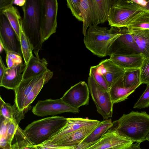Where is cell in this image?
I'll list each match as a JSON object with an SVG mask.
<instances>
[{
	"label": "cell",
	"instance_id": "obj_36",
	"mask_svg": "<svg viewBox=\"0 0 149 149\" xmlns=\"http://www.w3.org/2000/svg\"><path fill=\"white\" fill-rule=\"evenodd\" d=\"M142 84H149V58H145L140 68Z\"/></svg>",
	"mask_w": 149,
	"mask_h": 149
},
{
	"label": "cell",
	"instance_id": "obj_38",
	"mask_svg": "<svg viewBox=\"0 0 149 149\" xmlns=\"http://www.w3.org/2000/svg\"><path fill=\"white\" fill-rule=\"evenodd\" d=\"M99 139L95 141L89 143L82 142L77 146L69 147L48 146L51 149H88L92 146L97 143Z\"/></svg>",
	"mask_w": 149,
	"mask_h": 149
},
{
	"label": "cell",
	"instance_id": "obj_9",
	"mask_svg": "<svg viewBox=\"0 0 149 149\" xmlns=\"http://www.w3.org/2000/svg\"><path fill=\"white\" fill-rule=\"evenodd\" d=\"M42 17L43 42L56 32L58 4L56 0H42Z\"/></svg>",
	"mask_w": 149,
	"mask_h": 149
},
{
	"label": "cell",
	"instance_id": "obj_7",
	"mask_svg": "<svg viewBox=\"0 0 149 149\" xmlns=\"http://www.w3.org/2000/svg\"><path fill=\"white\" fill-rule=\"evenodd\" d=\"M80 110L65 103L61 98L39 100L33 107L32 112L38 116H54L64 113L79 112Z\"/></svg>",
	"mask_w": 149,
	"mask_h": 149
},
{
	"label": "cell",
	"instance_id": "obj_28",
	"mask_svg": "<svg viewBox=\"0 0 149 149\" xmlns=\"http://www.w3.org/2000/svg\"><path fill=\"white\" fill-rule=\"evenodd\" d=\"M124 87L127 88H137L142 84L140 68L125 70L123 77Z\"/></svg>",
	"mask_w": 149,
	"mask_h": 149
},
{
	"label": "cell",
	"instance_id": "obj_15",
	"mask_svg": "<svg viewBox=\"0 0 149 149\" xmlns=\"http://www.w3.org/2000/svg\"><path fill=\"white\" fill-rule=\"evenodd\" d=\"M47 70L39 75L23 79L19 86L14 90L15 103L20 111L24 109V105L26 98L35 85L45 75Z\"/></svg>",
	"mask_w": 149,
	"mask_h": 149
},
{
	"label": "cell",
	"instance_id": "obj_3",
	"mask_svg": "<svg viewBox=\"0 0 149 149\" xmlns=\"http://www.w3.org/2000/svg\"><path fill=\"white\" fill-rule=\"evenodd\" d=\"M121 35L118 28L92 25L87 29L84 42L86 47L100 57L109 56L110 48Z\"/></svg>",
	"mask_w": 149,
	"mask_h": 149
},
{
	"label": "cell",
	"instance_id": "obj_18",
	"mask_svg": "<svg viewBox=\"0 0 149 149\" xmlns=\"http://www.w3.org/2000/svg\"><path fill=\"white\" fill-rule=\"evenodd\" d=\"M26 66L22 63L10 68H7L0 81V86L14 90L23 79L22 74Z\"/></svg>",
	"mask_w": 149,
	"mask_h": 149
},
{
	"label": "cell",
	"instance_id": "obj_1",
	"mask_svg": "<svg viewBox=\"0 0 149 149\" xmlns=\"http://www.w3.org/2000/svg\"><path fill=\"white\" fill-rule=\"evenodd\" d=\"M42 0H26L22 7L23 12L22 26L29 39L33 53L42 50L43 43L42 31Z\"/></svg>",
	"mask_w": 149,
	"mask_h": 149
},
{
	"label": "cell",
	"instance_id": "obj_31",
	"mask_svg": "<svg viewBox=\"0 0 149 149\" xmlns=\"http://www.w3.org/2000/svg\"><path fill=\"white\" fill-rule=\"evenodd\" d=\"M90 0H81V14L83 19V33L84 36L88 29L91 26L89 8Z\"/></svg>",
	"mask_w": 149,
	"mask_h": 149
},
{
	"label": "cell",
	"instance_id": "obj_44",
	"mask_svg": "<svg viewBox=\"0 0 149 149\" xmlns=\"http://www.w3.org/2000/svg\"><path fill=\"white\" fill-rule=\"evenodd\" d=\"M140 5L142 10L149 11V0H147L144 5H142L141 4Z\"/></svg>",
	"mask_w": 149,
	"mask_h": 149
},
{
	"label": "cell",
	"instance_id": "obj_12",
	"mask_svg": "<svg viewBox=\"0 0 149 149\" xmlns=\"http://www.w3.org/2000/svg\"><path fill=\"white\" fill-rule=\"evenodd\" d=\"M65 125L49 140L38 145L47 146L63 138L84 128L99 124L101 121L97 120L80 118H68Z\"/></svg>",
	"mask_w": 149,
	"mask_h": 149
},
{
	"label": "cell",
	"instance_id": "obj_5",
	"mask_svg": "<svg viewBox=\"0 0 149 149\" xmlns=\"http://www.w3.org/2000/svg\"><path fill=\"white\" fill-rule=\"evenodd\" d=\"M142 10L135 1L115 0L110 9L108 21L111 27L126 28Z\"/></svg>",
	"mask_w": 149,
	"mask_h": 149
},
{
	"label": "cell",
	"instance_id": "obj_32",
	"mask_svg": "<svg viewBox=\"0 0 149 149\" xmlns=\"http://www.w3.org/2000/svg\"><path fill=\"white\" fill-rule=\"evenodd\" d=\"M66 1L68 7L70 10L72 15L79 21L83 22L81 0H67Z\"/></svg>",
	"mask_w": 149,
	"mask_h": 149
},
{
	"label": "cell",
	"instance_id": "obj_14",
	"mask_svg": "<svg viewBox=\"0 0 149 149\" xmlns=\"http://www.w3.org/2000/svg\"><path fill=\"white\" fill-rule=\"evenodd\" d=\"M115 0H90L89 18L91 26H97L108 21L111 7Z\"/></svg>",
	"mask_w": 149,
	"mask_h": 149
},
{
	"label": "cell",
	"instance_id": "obj_22",
	"mask_svg": "<svg viewBox=\"0 0 149 149\" xmlns=\"http://www.w3.org/2000/svg\"><path fill=\"white\" fill-rule=\"evenodd\" d=\"M123 77L119 79L109 89V93L113 104L127 99L136 88H125L123 84Z\"/></svg>",
	"mask_w": 149,
	"mask_h": 149
},
{
	"label": "cell",
	"instance_id": "obj_26",
	"mask_svg": "<svg viewBox=\"0 0 149 149\" xmlns=\"http://www.w3.org/2000/svg\"><path fill=\"white\" fill-rule=\"evenodd\" d=\"M53 75V72L48 69L45 75L35 85L24 101V109L31 107V104L35 99L42 89Z\"/></svg>",
	"mask_w": 149,
	"mask_h": 149
},
{
	"label": "cell",
	"instance_id": "obj_35",
	"mask_svg": "<svg viewBox=\"0 0 149 149\" xmlns=\"http://www.w3.org/2000/svg\"><path fill=\"white\" fill-rule=\"evenodd\" d=\"M147 86L145 90L134 105V108L141 109L149 106V84Z\"/></svg>",
	"mask_w": 149,
	"mask_h": 149
},
{
	"label": "cell",
	"instance_id": "obj_21",
	"mask_svg": "<svg viewBox=\"0 0 149 149\" xmlns=\"http://www.w3.org/2000/svg\"><path fill=\"white\" fill-rule=\"evenodd\" d=\"M31 107L20 111L15 103L13 105L6 103L0 97V115L11 120H14L19 125L21 120L24 118L25 114Z\"/></svg>",
	"mask_w": 149,
	"mask_h": 149
},
{
	"label": "cell",
	"instance_id": "obj_6",
	"mask_svg": "<svg viewBox=\"0 0 149 149\" xmlns=\"http://www.w3.org/2000/svg\"><path fill=\"white\" fill-rule=\"evenodd\" d=\"M88 85L97 111L104 119L112 118L113 104L109 92L103 89L89 75L87 80Z\"/></svg>",
	"mask_w": 149,
	"mask_h": 149
},
{
	"label": "cell",
	"instance_id": "obj_42",
	"mask_svg": "<svg viewBox=\"0 0 149 149\" xmlns=\"http://www.w3.org/2000/svg\"><path fill=\"white\" fill-rule=\"evenodd\" d=\"M10 146L6 136H0V148H5Z\"/></svg>",
	"mask_w": 149,
	"mask_h": 149
},
{
	"label": "cell",
	"instance_id": "obj_47",
	"mask_svg": "<svg viewBox=\"0 0 149 149\" xmlns=\"http://www.w3.org/2000/svg\"><path fill=\"white\" fill-rule=\"evenodd\" d=\"M146 140H147L149 141V133L146 139Z\"/></svg>",
	"mask_w": 149,
	"mask_h": 149
},
{
	"label": "cell",
	"instance_id": "obj_40",
	"mask_svg": "<svg viewBox=\"0 0 149 149\" xmlns=\"http://www.w3.org/2000/svg\"><path fill=\"white\" fill-rule=\"evenodd\" d=\"M14 0H0V12L13 5Z\"/></svg>",
	"mask_w": 149,
	"mask_h": 149
},
{
	"label": "cell",
	"instance_id": "obj_33",
	"mask_svg": "<svg viewBox=\"0 0 149 149\" xmlns=\"http://www.w3.org/2000/svg\"><path fill=\"white\" fill-rule=\"evenodd\" d=\"M6 53L7 68H10L23 63L22 56L20 54L11 51H7Z\"/></svg>",
	"mask_w": 149,
	"mask_h": 149
},
{
	"label": "cell",
	"instance_id": "obj_27",
	"mask_svg": "<svg viewBox=\"0 0 149 149\" xmlns=\"http://www.w3.org/2000/svg\"><path fill=\"white\" fill-rule=\"evenodd\" d=\"M20 47L22 56L24 63L27 65L33 55V49L32 45L23 30L22 26V19L20 24Z\"/></svg>",
	"mask_w": 149,
	"mask_h": 149
},
{
	"label": "cell",
	"instance_id": "obj_24",
	"mask_svg": "<svg viewBox=\"0 0 149 149\" xmlns=\"http://www.w3.org/2000/svg\"><path fill=\"white\" fill-rule=\"evenodd\" d=\"M129 31L137 44L140 53L145 58H149V29Z\"/></svg>",
	"mask_w": 149,
	"mask_h": 149
},
{
	"label": "cell",
	"instance_id": "obj_17",
	"mask_svg": "<svg viewBox=\"0 0 149 149\" xmlns=\"http://www.w3.org/2000/svg\"><path fill=\"white\" fill-rule=\"evenodd\" d=\"M99 124L86 127L79 130L47 146H77L82 142L83 140L95 130Z\"/></svg>",
	"mask_w": 149,
	"mask_h": 149
},
{
	"label": "cell",
	"instance_id": "obj_34",
	"mask_svg": "<svg viewBox=\"0 0 149 149\" xmlns=\"http://www.w3.org/2000/svg\"><path fill=\"white\" fill-rule=\"evenodd\" d=\"M89 75L93 77L101 88L104 91L109 92V88L105 78L102 75L97 72L95 66L91 67Z\"/></svg>",
	"mask_w": 149,
	"mask_h": 149
},
{
	"label": "cell",
	"instance_id": "obj_25",
	"mask_svg": "<svg viewBox=\"0 0 149 149\" xmlns=\"http://www.w3.org/2000/svg\"><path fill=\"white\" fill-rule=\"evenodd\" d=\"M0 13L3 14L6 17L15 31L17 40L19 42L20 24L22 19L17 8L12 5L0 12Z\"/></svg>",
	"mask_w": 149,
	"mask_h": 149
},
{
	"label": "cell",
	"instance_id": "obj_37",
	"mask_svg": "<svg viewBox=\"0 0 149 149\" xmlns=\"http://www.w3.org/2000/svg\"><path fill=\"white\" fill-rule=\"evenodd\" d=\"M18 125H19L14 120H10L8 123L6 134V138L10 145V144L11 141Z\"/></svg>",
	"mask_w": 149,
	"mask_h": 149
},
{
	"label": "cell",
	"instance_id": "obj_23",
	"mask_svg": "<svg viewBox=\"0 0 149 149\" xmlns=\"http://www.w3.org/2000/svg\"><path fill=\"white\" fill-rule=\"evenodd\" d=\"M11 149H37L35 145L30 140L18 125L10 145Z\"/></svg>",
	"mask_w": 149,
	"mask_h": 149
},
{
	"label": "cell",
	"instance_id": "obj_16",
	"mask_svg": "<svg viewBox=\"0 0 149 149\" xmlns=\"http://www.w3.org/2000/svg\"><path fill=\"white\" fill-rule=\"evenodd\" d=\"M98 72L105 78L109 88L123 76L125 70L115 64L110 58L101 61L99 63Z\"/></svg>",
	"mask_w": 149,
	"mask_h": 149
},
{
	"label": "cell",
	"instance_id": "obj_29",
	"mask_svg": "<svg viewBox=\"0 0 149 149\" xmlns=\"http://www.w3.org/2000/svg\"><path fill=\"white\" fill-rule=\"evenodd\" d=\"M113 125L111 119H108L101 121L95 130L82 142L91 143L97 141L104 135Z\"/></svg>",
	"mask_w": 149,
	"mask_h": 149
},
{
	"label": "cell",
	"instance_id": "obj_43",
	"mask_svg": "<svg viewBox=\"0 0 149 149\" xmlns=\"http://www.w3.org/2000/svg\"><path fill=\"white\" fill-rule=\"evenodd\" d=\"M26 1V0H14L13 4L22 7L24 5Z\"/></svg>",
	"mask_w": 149,
	"mask_h": 149
},
{
	"label": "cell",
	"instance_id": "obj_20",
	"mask_svg": "<svg viewBox=\"0 0 149 149\" xmlns=\"http://www.w3.org/2000/svg\"><path fill=\"white\" fill-rule=\"evenodd\" d=\"M145 58L144 55L140 53L133 55H111L109 58L116 65L125 70L140 68Z\"/></svg>",
	"mask_w": 149,
	"mask_h": 149
},
{
	"label": "cell",
	"instance_id": "obj_46",
	"mask_svg": "<svg viewBox=\"0 0 149 149\" xmlns=\"http://www.w3.org/2000/svg\"><path fill=\"white\" fill-rule=\"evenodd\" d=\"M4 49V46L3 45L1 41V40H0V53H1V52L3 51Z\"/></svg>",
	"mask_w": 149,
	"mask_h": 149
},
{
	"label": "cell",
	"instance_id": "obj_30",
	"mask_svg": "<svg viewBox=\"0 0 149 149\" xmlns=\"http://www.w3.org/2000/svg\"><path fill=\"white\" fill-rule=\"evenodd\" d=\"M126 28L130 31L149 29V11L142 10L132 20Z\"/></svg>",
	"mask_w": 149,
	"mask_h": 149
},
{
	"label": "cell",
	"instance_id": "obj_10",
	"mask_svg": "<svg viewBox=\"0 0 149 149\" xmlns=\"http://www.w3.org/2000/svg\"><path fill=\"white\" fill-rule=\"evenodd\" d=\"M118 28L121 35L112 44L109 56L140 54L138 47L130 31L126 27Z\"/></svg>",
	"mask_w": 149,
	"mask_h": 149
},
{
	"label": "cell",
	"instance_id": "obj_41",
	"mask_svg": "<svg viewBox=\"0 0 149 149\" xmlns=\"http://www.w3.org/2000/svg\"><path fill=\"white\" fill-rule=\"evenodd\" d=\"M4 64L1 56H0V81L2 79L4 74L7 69Z\"/></svg>",
	"mask_w": 149,
	"mask_h": 149
},
{
	"label": "cell",
	"instance_id": "obj_19",
	"mask_svg": "<svg viewBox=\"0 0 149 149\" xmlns=\"http://www.w3.org/2000/svg\"><path fill=\"white\" fill-rule=\"evenodd\" d=\"M33 55L28 63L26 65L23 73V79L39 75L45 72L48 69V62L44 58L40 59L39 52L34 53Z\"/></svg>",
	"mask_w": 149,
	"mask_h": 149
},
{
	"label": "cell",
	"instance_id": "obj_11",
	"mask_svg": "<svg viewBox=\"0 0 149 149\" xmlns=\"http://www.w3.org/2000/svg\"><path fill=\"white\" fill-rule=\"evenodd\" d=\"M89 90L87 83L81 81L71 86L61 97L66 103L74 108L88 105L89 100Z\"/></svg>",
	"mask_w": 149,
	"mask_h": 149
},
{
	"label": "cell",
	"instance_id": "obj_45",
	"mask_svg": "<svg viewBox=\"0 0 149 149\" xmlns=\"http://www.w3.org/2000/svg\"><path fill=\"white\" fill-rule=\"evenodd\" d=\"M141 142H136L135 143H134L130 149H141L140 147V144Z\"/></svg>",
	"mask_w": 149,
	"mask_h": 149
},
{
	"label": "cell",
	"instance_id": "obj_4",
	"mask_svg": "<svg viewBox=\"0 0 149 149\" xmlns=\"http://www.w3.org/2000/svg\"><path fill=\"white\" fill-rule=\"evenodd\" d=\"M67 118L54 116L33 121L28 125L24 132L31 141L38 146L58 132L66 124Z\"/></svg>",
	"mask_w": 149,
	"mask_h": 149
},
{
	"label": "cell",
	"instance_id": "obj_39",
	"mask_svg": "<svg viewBox=\"0 0 149 149\" xmlns=\"http://www.w3.org/2000/svg\"><path fill=\"white\" fill-rule=\"evenodd\" d=\"M0 136H6L8 127L10 120L0 116Z\"/></svg>",
	"mask_w": 149,
	"mask_h": 149
},
{
	"label": "cell",
	"instance_id": "obj_13",
	"mask_svg": "<svg viewBox=\"0 0 149 149\" xmlns=\"http://www.w3.org/2000/svg\"><path fill=\"white\" fill-rule=\"evenodd\" d=\"M0 40L6 52L11 51L22 56L15 32L6 17L2 13H0Z\"/></svg>",
	"mask_w": 149,
	"mask_h": 149
},
{
	"label": "cell",
	"instance_id": "obj_2",
	"mask_svg": "<svg viewBox=\"0 0 149 149\" xmlns=\"http://www.w3.org/2000/svg\"><path fill=\"white\" fill-rule=\"evenodd\" d=\"M113 123V128L134 142L145 141L149 133V115L145 111L124 114Z\"/></svg>",
	"mask_w": 149,
	"mask_h": 149
},
{
	"label": "cell",
	"instance_id": "obj_48",
	"mask_svg": "<svg viewBox=\"0 0 149 149\" xmlns=\"http://www.w3.org/2000/svg\"><path fill=\"white\" fill-rule=\"evenodd\" d=\"M0 149H11V148H10V146L6 148H0Z\"/></svg>",
	"mask_w": 149,
	"mask_h": 149
},
{
	"label": "cell",
	"instance_id": "obj_8",
	"mask_svg": "<svg viewBox=\"0 0 149 149\" xmlns=\"http://www.w3.org/2000/svg\"><path fill=\"white\" fill-rule=\"evenodd\" d=\"M134 142L112 127L88 149H130Z\"/></svg>",
	"mask_w": 149,
	"mask_h": 149
}]
</instances>
